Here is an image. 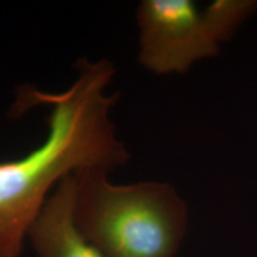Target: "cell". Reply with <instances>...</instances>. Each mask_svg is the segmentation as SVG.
Instances as JSON below:
<instances>
[{"mask_svg": "<svg viewBox=\"0 0 257 257\" xmlns=\"http://www.w3.org/2000/svg\"><path fill=\"white\" fill-rule=\"evenodd\" d=\"M75 81L61 93L23 86L10 113L23 115L49 106L48 136L27 155L0 162V257H19L32 223L54 186L81 170L110 173L130 161L117 136L111 111L118 93L106 94L115 75L112 61L81 59Z\"/></svg>", "mask_w": 257, "mask_h": 257, "instance_id": "1", "label": "cell"}, {"mask_svg": "<svg viewBox=\"0 0 257 257\" xmlns=\"http://www.w3.org/2000/svg\"><path fill=\"white\" fill-rule=\"evenodd\" d=\"M256 10L255 0H216L204 10L191 0H143L136 12L138 62L157 75L184 74L218 55Z\"/></svg>", "mask_w": 257, "mask_h": 257, "instance_id": "3", "label": "cell"}, {"mask_svg": "<svg viewBox=\"0 0 257 257\" xmlns=\"http://www.w3.org/2000/svg\"><path fill=\"white\" fill-rule=\"evenodd\" d=\"M74 219L105 257H174L187 230L188 207L172 185H114L108 173L74 174Z\"/></svg>", "mask_w": 257, "mask_h": 257, "instance_id": "2", "label": "cell"}, {"mask_svg": "<svg viewBox=\"0 0 257 257\" xmlns=\"http://www.w3.org/2000/svg\"><path fill=\"white\" fill-rule=\"evenodd\" d=\"M75 179L61 180L29 230L37 257H105L80 232L74 219Z\"/></svg>", "mask_w": 257, "mask_h": 257, "instance_id": "4", "label": "cell"}]
</instances>
